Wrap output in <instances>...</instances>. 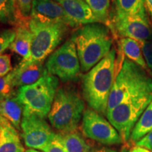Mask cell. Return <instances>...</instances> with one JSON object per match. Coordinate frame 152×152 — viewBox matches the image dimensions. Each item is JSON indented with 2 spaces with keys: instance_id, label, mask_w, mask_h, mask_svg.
Instances as JSON below:
<instances>
[{
  "instance_id": "obj_1",
  "label": "cell",
  "mask_w": 152,
  "mask_h": 152,
  "mask_svg": "<svg viewBox=\"0 0 152 152\" xmlns=\"http://www.w3.org/2000/svg\"><path fill=\"white\" fill-rule=\"evenodd\" d=\"M116 50L110 52L83 76L82 90L90 109L106 115L108 102L115 80Z\"/></svg>"
},
{
  "instance_id": "obj_10",
  "label": "cell",
  "mask_w": 152,
  "mask_h": 152,
  "mask_svg": "<svg viewBox=\"0 0 152 152\" xmlns=\"http://www.w3.org/2000/svg\"><path fill=\"white\" fill-rule=\"evenodd\" d=\"M20 130L25 145L28 149L43 152L56 134L45 118L33 113H23Z\"/></svg>"
},
{
  "instance_id": "obj_4",
  "label": "cell",
  "mask_w": 152,
  "mask_h": 152,
  "mask_svg": "<svg viewBox=\"0 0 152 152\" xmlns=\"http://www.w3.org/2000/svg\"><path fill=\"white\" fill-rule=\"evenodd\" d=\"M85 111V101L71 86L59 87L48 115L51 125L60 134L77 130Z\"/></svg>"
},
{
  "instance_id": "obj_35",
  "label": "cell",
  "mask_w": 152,
  "mask_h": 152,
  "mask_svg": "<svg viewBox=\"0 0 152 152\" xmlns=\"http://www.w3.org/2000/svg\"><path fill=\"white\" fill-rule=\"evenodd\" d=\"M2 119H3V117L0 115V134H1V124H2Z\"/></svg>"
},
{
  "instance_id": "obj_13",
  "label": "cell",
  "mask_w": 152,
  "mask_h": 152,
  "mask_svg": "<svg viewBox=\"0 0 152 152\" xmlns=\"http://www.w3.org/2000/svg\"><path fill=\"white\" fill-rule=\"evenodd\" d=\"M59 4L68 16L77 24L87 25L100 23L94 16L85 0H54Z\"/></svg>"
},
{
  "instance_id": "obj_3",
  "label": "cell",
  "mask_w": 152,
  "mask_h": 152,
  "mask_svg": "<svg viewBox=\"0 0 152 152\" xmlns=\"http://www.w3.org/2000/svg\"><path fill=\"white\" fill-rule=\"evenodd\" d=\"M150 94H152V77L146 70L124 58L115 75L108 102L107 112L125 101Z\"/></svg>"
},
{
  "instance_id": "obj_8",
  "label": "cell",
  "mask_w": 152,
  "mask_h": 152,
  "mask_svg": "<svg viewBox=\"0 0 152 152\" xmlns=\"http://www.w3.org/2000/svg\"><path fill=\"white\" fill-rule=\"evenodd\" d=\"M45 69L49 75L64 82L75 81L80 73V63L77 49L71 38L68 39L48 57Z\"/></svg>"
},
{
  "instance_id": "obj_25",
  "label": "cell",
  "mask_w": 152,
  "mask_h": 152,
  "mask_svg": "<svg viewBox=\"0 0 152 152\" xmlns=\"http://www.w3.org/2000/svg\"><path fill=\"white\" fill-rule=\"evenodd\" d=\"M16 36V30L11 28L0 31V55L10 47Z\"/></svg>"
},
{
  "instance_id": "obj_15",
  "label": "cell",
  "mask_w": 152,
  "mask_h": 152,
  "mask_svg": "<svg viewBox=\"0 0 152 152\" xmlns=\"http://www.w3.org/2000/svg\"><path fill=\"white\" fill-rule=\"evenodd\" d=\"M18 130L3 118L0 134V152H25Z\"/></svg>"
},
{
  "instance_id": "obj_14",
  "label": "cell",
  "mask_w": 152,
  "mask_h": 152,
  "mask_svg": "<svg viewBox=\"0 0 152 152\" xmlns=\"http://www.w3.org/2000/svg\"><path fill=\"white\" fill-rule=\"evenodd\" d=\"M42 64L18 65L12 70L13 83L15 87H20L33 84L46 73Z\"/></svg>"
},
{
  "instance_id": "obj_12",
  "label": "cell",
  "mask_w": 152,
  "mask_h": 152,
  "mask_svg": "<svg viewBox=\"0 0 152 152\" xmlns=\"http://www.w3.org/2000/svg\"><path fill=\"white\" fill-rule=\"evenodd\" d=\"M30 18L41 23H63L71 28L80 26L54 0H33Z\"/></svg>"
},
{
  "instance_id": "obj_7",
  "label": "cell",
  "mask_w": 152,
  "mask_h": 152,
  "mask_svg": "<svg viewBox=\"0 0 152 152\" xmlns=\"http://www.w3.org/2000/svg\"><path fill=\"white\" fill-rule=\"evenodd\" d=\"M152 100V94L139 96L120 104L106 113L108 121L118 131L123 142L130 139L133 128Z\"/></svg>"
},
{
  "instance_id": "obj_21",
  "label": "cell",
  "mask_w": 152,
  "mask_h": 152,
  "mask_svg": "<svg viewBox=\"0 0 152 152\" xmlns=\"http://www.w3.org/2000/svg\"><path fill=\"white\" fill-rule=\"evenodd\" d=\"M113 13L115 14L125 15L148 14L144 0H113Z\"/></svg>"
},
{
  "instance_id": "obj_18",
  "label": "cell",
  "mask_w": 152,
  "mask_h": 152,
  "mask_svg": "<svg viewBox=\"0 0 152 152\" xmlns=\"http://www.w3.org/2000/svg\"><path fill=\"white\" fill-rule=\"evenodd\" d=\"M120 49L125 56L137 65L148 71L145 59L140 42L132 38H121L119 42Z\"/></svg>"
},
{
  "instance_id": "obj_27",
  "label": "cell",
  "mask_w": 152,
  "mask_h": 152,
  "mask_svg": "<svg viewBox=\"0 0 152 152\" xmlns=\"http://www.w3.org/2000/svg\"><path fill=\"white\" fill-rule=\"evenodd\" d=\"M12 71V65L10 56L7 54L0 55V77L8 75Z\"/></svg>"
},
{
  "instance_id": "obj_34",
  "label": "cell",
  "mask_w": 152,
  "mask_h": 152,
  "mask_svg": "<svg viewBox=\"0 0 152 152\" xmlns=\"http://www.w3.org/2000/svg\"><path fill=\"white\" fill-rule=\"evenodd\" d=\"M25 152H42V151H39V150L34 149H26Z\"/></svg>"
},
{
  "instance_id": "obj_11",
  "label": "cell",
  "mask_w": 152,
  "mask_h": 152,
  "mask_svg": "<svg viewBox=\"0 0 152 152\" xmlns=\"http://www.w3.org/2000/svg\"><path fill=\"white\" fill-rule=\"evenodd\" d=\"M82 130L87 138L104 145L118 144L123 140L118 131L102 114L92 109L85 110Z\"/></svg>"
},
{
  "instance_id": "obj_32",
  "label": "cell",
  "mask_w": 152,
  "mask_h": 152,
  "mask_svg": "<svg viewBox=\"0 0 152 152\" xmlns=\"http://www.w3.org/2000/svg\"><path fill=\"white\" fill-rule=\"evenodd\" d=\"M130 152H152L150 150L146 149V148L142 147H139V146H136V147H133L132 149L130 150Z\"/></svg>"
},
{
  "instance_id": "obj_28",
  "label": "cell",
  "mask_w": 152,
  "mask_h": 152,
  "mask_svg": "<svg viewBox=\"0 0 152 152\" xmlns=\"http://www.w3.org/2000/svg\"><path fill=\"white\" fill-rule=\"evenodd\" d=\"M44 152H67L61 140L59 134H56L52 142L49 144Z\"/></svg>"
},
{
  "instance_id": "obj_6",
  "label": "cell",
  "mask_w": 152,
  "mask_h": 152,
  "mask_svg": "<svg viewBox=\"0 0 152 152\" xmlns=\"http://www.w3.org/2000/svg\"><path fill=\"white\" fill-rule=\"evenodd\" d=\"M58 85V77L46 72L36 83L18 87L17 97L23 106V113L48 117Z\"/></svg>"
},
{
  "instance_id": "obj_5",
  "label": "cell",
  "mask_w": 152,
  "mask_h": 152,
  "mask_svg": "<svg viewBox=\"0 0 152 152\" xmlns=\"http://www.w3.org/2000/svg\"><path fill=\"white\" fill-rule=\"evenodd\" d=\"M28 26L32 33L30 55L19 65L42 64L56 50L68 30L65 24L41 23L33 19H30Z\"/></svg>"
},
{
  "instance_id": "obj_20",
  "label": "cell",
  "mask_w": 152,
  "mask_h": 152,
  "mask_svg": "<svg viewBox=\"0 0 152 152\" xmlns=\"http://www.w3.org/2000/svg\"><path fill=\"white\" fill-rule=\"evenodd\" d=\"M58 134L67 152H90L92 149L78 131Z\"/></svg>"
},
{
  "instance_id": "obj_29",
  "label": "cell",
  "mask_w": 152,
  "mask_h": 152,
  "mask_svg": "<svg viewBox=\"0 0 152 152\" xmlns=\"http://www.w3.org/2000/svg\"><path fill=\"white\" fill-rule=\"evenodd\" d=\"M21 16L25 18L30 17L33 0H16Z\"/></svg>"
},
{
  "instance_id": "obj_33",
  "label": "cell",
  "mask_w": 152,
  "mask_h": 152,
  "mask_svg": "<svg viewBox=\"0 0 152 152\" xmlns=\"http://www.w3.org/2000/svg\"><path fill=\"white\" fill-rule=\"evenodd\" d=\"M90 152H116L115 150L109 149V148L107 147H102L99 148V149H91Z\"/></svg>"
},
{
  "instance_id": "obj_26",
  "label": "cell",
  "mask_w": 152,
  "mask_h": 152,
  "mask_svg": "<svg viewBox=\"0 0 152 152\" xmlns=\"http://www.w3.org/2000/svg\"><path fill=\"white\" fill-rule=\"evenodd\" d=\"M143 55L148 70L152 75V40L141 43Z\"/></svg>"
},
{
  "instance_id": "obj_24",
  "label": "cell",
  "mask_w": 152,
  "mask_h": 152,
  "mask_svg": "<svg viewBox=\"0 0 152 152\" xmlns=\"http://www.w3.org/2000/svg\"><path fill=\"white\" fill-rule=\"evenodd\" d=\"M13 83V73L11 71L8 75L0 77V100L9 97L17 94Z\"/></svg>"
},
{
  "instance_id": "obj_31",
  "label": "cell",
  "mask_w": 152,
  "mask_h": 152,
  "mask_svg": "<svg viewBox=\"0 0 152 152\" xmlns=\"http://www.w3.org/2000/svg\"><path fill=\"white\" fill-rule=\"evenodd\" d=\"M144 2H145L146 9H147V13L149 14L152 24V0H144Z\"/></svg>"
},
{
  "instance_id": "obj_30",
  "label": "cell",
  "mask_w": 152,
  "mask_h": 152,
  "mask_svg": "<svg viewBox=\"0 0 152 152\" xmlns=\"http://www.w3.org/2000/svg\"><path fill=\"white\" fill-rule=\"evenodd\" d=\"M136 146L142 147L152 151V130L146 134L144 137L136 142Z\"/></svg>"
},
{
  "instance_id": "obj_22",
  "label": "cell",
  "mask_w": 152,
  "mask_h": 152,
  "mask_svg": "<svg viewBox=\"0 0 152 152\" xmlns=\"http://www.w3.org/2000/svg\"><path fill=\"white\" fill-rule=\"evenodd\" d=\"M152 130V100L133 128L130 140L136 142Z\"/></svg>"
},
{
  "instance_id": "obj_23",
  "label": "cell",
  "mask_w": 152,
  "mask_h": 152,
  "mask_svg": "<svg viewBox=\"0 0 152 152\" xmlns=\"http://www.w3.org/2000/svg\"><path fill=\"white\" fill-rule=\"evenodd\" d=\"M101 23L109 26L111 0H85Z\"/></svg>"
},
{
  "instance_id": "obj_17",
  "label": "cell",
  "mask_w": 152,
  "mask_h": 152,
  "mask_svg": "<svg viewBox=\"0 0 152 152\" xmlns=\"http://www.w3.org/2000/svg\"><path fill=\"white\" fill-rule=\"evenodd\" d=\"M15 30L16 36L9 48L16 54L22 56L23 59H26L30 55L32 42V33L29 26L23 23L17 26Z\"/></svg>"
},
{
  "instance_id": "obj_19",
  "label": "cell",
  "mask_w": 152,
  "mask_h": 152,
  "mask_svg": "<svg viewBox=\"0 0 152 152\" xmlns=\"http://www.w3.org/2000/svg\"><path fill=\"white\" fill-rule=\"evenodd\" d=\"M23 18L16 0H0V23L18 26Z\"/></svg>"
},
{
  "instance_id": "obj_2",
  "label": "cell",
  "mask_w": 152,
  "mask_h": 152,
  "mask_svg": "<svg viewBox=\"0 0 152 152\" xmlns=\"http://www.w3.org/2000/svg\"><path fill=\"white\" fill-rule=\"evenodd\" d=\"M71 38L77 49L81 71L85 73L96 66L112 49L111 29L101 23L83 25Z\"/></svg>"
},
{
  "instance_id": "obj_9",
  "label": "cell",
  "mask_w": 152,
  "mask_h": 152,
  "mask_svg": "<svg viewBox=\"0 0 152 152\" xmlns=\"http://www.w3.org/2000/svg\"><path fill=\"white\" fill-rule=\"evenodd\" d=\"M109 27L122 38H132L140 43L152 40V24L149 15H125L113 13Z\"/></svg>"
},
{
  "instance_id": "obj_16",
  "label": "cell",
  "mask_w": 152,
  "mask_h": 152,
  "mask_svg": "<svg viewBox=\"0 0 152 152\" xmlns=\"http://www.w3.org/2000/svg\"><path fill=\"white\" fill-rule=\"evenodd\" d=\"M23 106L17 97V94L0 100V115L10 122L18 130H20V123Z\"/></svg>"
},
{
  "instance_id": "obj_36",
  "label": "cell",
  "mask_w": 152,
  "mask_h": 152,
  "mask_svg": "<svg viewBox=\"0 0 152 152\" xmlns=\"http://www.w3.org/2000/svg\"><path fill=\"white\" fill-rule=\"evenodd\" d=\"M121 152H130V151H128V150H127V149H124L121 150Z\"/></svg>"
}]
</instances>
